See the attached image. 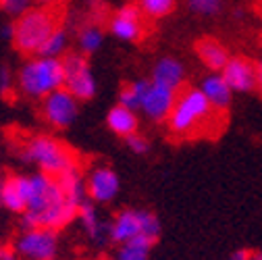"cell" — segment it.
<instances>
[{
  "label": "cell",
  "mask_w": 262,
  "mask_h": 260,
  "mask_svg": "<svg viewBox=\"0 0 262 260\" xmlns=\"http://www.w3.org/2000/svg\"><path fill=\"white\" fill-rule=\"evenodd\" d=\"M23 227H44L58 231L77 219V208L64 198L58 177L46 173L27 175V206Z\"/></svg>",
  "instance_id": "1"
},
{
  "label": "cell",
  "mask_w": 262,
  "mask_h": 260,
  "mask_svg": "<svg viewBox=\"0 0 262 260\" xmlns=\"http://www.w3.org/2000/svg\"><path fill=\"white\" fill-rule=\"evenodd\" d=\"M216 111L208 104L200 88H183L167 119V127L175 138H193L212 132Z\"/></svg>",
  "instance_id": "2"
},
{
  "label": "cell",
  "mask_w": 262,
  "mask_h": 260,
  "mask_svg": "<svg viewBox=\"0 0 262 260\" xmlns=\"http://www.w3.org/2000/svg\"><path fill=\"white\" fill-rule=\"evenodd\" d=\"M17 154L23 162H29L40 173H46L52 177H60L79 167L77 156L71 152V148L48 134H36V136L23 138L17 144Z\"/></svg>",
  "instance_id": "3"
},
{
  "label": "cell",
  "mask_w": 262,
  "mask_h": 260,
  "mask_svg": "<svg viewBox=\"0 0 262 260\" xmlns=\"http://www.w3.org/2000/svg\"><path fill=\"white\" fill-rule=\"evenodd\" d=\"M17 75V92L29 100H44L46 96L62 90V58L29 56Z\"/></svg>",
  "instance_id": "4"
},
{
  "label": "cell",
  "mask_w": 262,
  "mask_h": 260,
  "mask_svg": "<svg viewBox=\"0 0 262 260\" xmlns=\"http://www.w3.org/2000/svg\"><path fill=\"white\" fill-rule=\"evenodd\" d=\"M58 17L52 9L48 7H34L29 9L23 17H19L13 27H15V34H13V44L21 54L27 56H36L44 42L48 40V36L58 27Z\"/></svg>",
  "instance_id": "5"
},
{
  "label": "cell",
  "mask_w": 262,
  "mask_h": 260,
  "mask_svg": "<svg viewBox=\"0 0 262 260\" xmlns=\"http://www.w3.org/2000/svg\"><path fill=\"white\" fill-rule=\"evenodd\" d=\"M108 233H111V242H115L119 246L127 244L131 240H138V237H144V240L156 244L160 237V221L150 210L123 208L108 223Z\"/></svg>",
  "instance_id": "6"
},
{
  "label": "cell",
  "mask_w": 262,
  "mask_h": 260,
  "mask_svg": "<svg viewBox=\"0 0 262 260\" xmlns=\"http://www.w3.org/2000/svg\"><path fill=\"white\" fill-rule=\"evenodd\" d=\"M62 90L73 94L79 102L92 100L96 96L98 83L88 58L81 52H69L62 56Z\"/></svg>",
  "instance_id": "7"
},
{
  "label": "cell",
  "mask_w": 262,
  "mask_h": 260,
  "mask_svg": "<svg viewBox=\"0 0 262 260\" xmlns=\"http://www.w3.org/2000/svg\"><path fill=\"white\" fill-rule=\"evenodd\" d=\"M13 250L19 260H56L58 235L44 227H23L17 235Z\"/></svg>",
  "instance_id": "8"
},
{
  "label": "cell",
  "mask_w": 262,
  "mask_h": 260,
  "mask_svg": "<svg viewBox=\"0 0 262 260\" xmlns=\"http://www.w3.org/2000/svg\"><path fill=\"white\" fill-rule=\"evenodd\" d=\"M42 117L54 129H67L79 117V100L67 90H56L42 100Z\"/></svg>",
  "instance_id": "9"
},
{
  "label": "cell",
  "mask_w": 262,
  "mask_h": 260,
  "mask_svg": "<svg viewBox=\"0 0 262 260\" xmlns=\"http://www.w3.org/2000/svg\"><path fill=\"white\" fill-rule=\"evenodd\" d=\"M85 187H88V198L94 204H108L119 196L121 179L113 167L98 165L88 173Z\"/></svg>",
  "instance_id": "10"
},
{
  "label": "cell",
  "mask_w": 262,
  "mask_h": 260,
  "mask_svg": "<svg viewBox=\"0 0 262 260\" xmlns=\"http://www.w3.org/2000/svg\"><path fill=\"white\" fill-rule=\"evenodd\" d=\"M108 31L119 42H140L144 36V15L138 5H125L111 15Z\"/></svg>",
  "instance_id": "11"
},
{
  "label": "cell",
  "mask_w": 262,
  "mask_h": 260,
  "mask_svg": "<svg viewBox=\"0 0 262 260\" xmlns=\"http://www.w3.org/2000/svg\"><path fill=\"white\" fill-rule=\"evenodd\" d=\"M233 94H248L256 90V62L244 56H231L221 71Z\"/></svg>",
  "instance_id": "12"
},
{
  "label": "cell",
  "mask_w": 262,
  "mask_h": 260,
  "mask_svg": "<svg viewBox=\"0 0 262 260\" xmlns=\"http://www.w3.org/2000/svg\"><path fill=\"white\" fill-rule=\"evenodd\" d=\"M150 83L167 88L171 92H181L185 88V67L183 62L177 60L175 56H162L154 62L152 73H150Z\"/></svg>",
  "instance_id": "13"
},
{
  "label": "cell",
  "mask_w": 262,
  "mask_h": 260,
  "mask_svg": "<svg viewBox=\"0 0 262 260\" xmlns=\"http://www.w3.org/2000/svg\"><path fill=\"white\" fill-rule=\"evenodd\" d=\"M175 100H177V92H171L167 88L150 83L148 92H146V98H144V104H142V113L150 121L162 123V121L169 119V115L175 106Z\"/></svg>",
  "instance_id": "14"
},
{
  "label": "cell",
  "mask_w": 262,
  "mask_h": 260,
  "mask_svg": "<svg viewBox=\"0 0 262 260\" xmlns=\"http://www.w3.org/2000/svg\"><path fill=\"white\" fill-rule=\"evenodd\" d=\"M27 206V175L0 177V208L23 214Z\"/></svg>",
  "instance_id": "15"
},
{
  "label": "cell",
  "mask_w": 262,
  "mask_h": 260,
  "mask_svg": "<svg viewBox=\"0 0 262 260\" xmlns=\"http://www.w3.org/2000/svg\"><path fill=\"white\" fill-rule=\"evenodd\" d=\"M200 92L204 94V98L208 100V104L219 113H227L233 100V92L229 88V83L225 81V77L221 73H206L200 81Z\"/></svg>",
  "instance_id": "16"
},
{
  "label": "cell",
  "mask_w": 262,
  "mask_h": 260,
  "mask_svg": "<svg viewBox=\"0 0 262 260\" xmlns=\"http://www.w3.org/2000/svg\"><path fill=\"white\" fill-rule=\"evenodd\" d=\"M77 219L81 223V229L85 231V235L96 244V246H104L106 242H111V233H108V223L104 221L100 210L96 208V204L92 200L83 202L77 210Z\"/></svg>",
  "instance_id": "17"
},
{
  "label": "cell",
  "mask_w": 262,
  "mask_h": 260,
  "mask_svg": "<svg viewBox=\"0 0 262 260\" xmlns=\"http://www.w3.org/2000/svg\"><path fill=\"white\" fill-rule=\"evenodd\" d=\"M195 54H198L200 62L204 64V67L210 71V73H221L225 69V64L229 62V58H231V54H229V50L214 38H202L195 42L193 46Z\"/></svg>",
  "instance_id": "18"
},
{
  "label": "cell",
  "mask_w": 262,
  "mask_h": 260,
  "mask_svg": "<svg viewBox=\"0 0 262 260\" xmlns=\"http://www.w3.org/2000/svg\"><path fill=\"white\" fill-rule=\"evenodd\" d=\"M106 125L113 134L121 136V138H129L138 134V127H140V119H138V113L136 111H129L121 104L113 106L106 115Z\"/></svg>",
  "instance_id": "19"
},
{
  "label": "cell",
  "mask_w": 262,
  "mask_h": 260,
  "mask_svg": "<svg viewBox=\"0 0 262 260\" xmlns=\"http://www.w3.org/2000/svg\"><path fill=\"white\" fill-rule=\"evenodd\" d=\"M58 183L62 187V193H64V198H67L77 210L83 202H88V187H85V179L81 177L79 173V167L69 171V173H64L58 177Z\"/></svg>",
  "instance_id": "20"
},
{
  "label": "cell",
  "mask_w": 262,
  "mask_h": 260,
  "mask_svg": "<svg viewBox=\"0 0 262 260\" xmlns=\"http://www.w3.org/2000/svg\"><path fill=\"white\" fill-rule=\"evenodd\" d=\"M75 38H77L79 52L83 56H88V54H96L98 50L102 48V44H104V31H102L100 25H98V21H90V23H85V25H81L77 29Z\"/></svg>",
  "instance_id": "21"
},
{
  "label": "cell",
  "mask_w": 262,
  "mask_h": 260,
  "mask_svg": "<svg viewBox=\"0 0 262 260\" xmlns=\"http://www.w3.org/2000/svg\"><path fill=\"white\" fill-rule=\"evenodd\" d=\"M148 85H150V79H134V81L125 83L119 92V104L129 111H136V113L142 111Z\"/></svg>",
  "instance_id": "22"
},
{
  "label": "cell",
  "mask_w": 262,
  "mask_h": 260,
  "mask_svg": "<svg viewBox=\"0 0 262 260\" xmlns=\"http://www.w3.org/2000/svg\"><path fill=\"white\" fill-rule=\"evenodd\" d=\"M69 54V29L58 25L52 34L48 36V40L44 42L42 50L36 56H46V58H62Z\"/></svg>",
  "instance_id": "23"
},
{
  "label": "cell",
  "mask_w": 262,
  "mask_h": 260,
  "mask_svg": "<svg viewBox=\"0 0 262 260\" xmlns=\"http://www.w3.org/2000/svg\"><path fill=\"white\" fill-rule=\"evenodd\" d=\"M152 246L154 244L144 240V237H138V240H131L127 244H121L119 252H117V260H148Z\"/></svg>",
  "instance_id": "24"
},
{
  "label": "cell",
  "mask_w": 262,
  "mask_h": 260,
  "mask_svg": "<svg viewBox=\"0 0 262 260\" xmlns=\"http://www.w3.org/2000/svg\"><path fill=\"white\" fill-rule=\"evenodd\" d=\"M177 0H138V9L148 19H162L175 11Z\"/></svg>",
  "instance_id": "25"
},
{
  "label": "cell",
  "mask_w": 262,
  "mask_h": 260,
  "mask_svg": "<svg viewBox=\"0 0 262 260\" xmlns=\"http://www.w3.org/2000/svg\"><path fill=\"white\" fill-rule=\"evenodd\" d=\"M225 0H187V9L200 17H214L223 11Z\"/></svg>",
  "instance_id": "26"
},
{
  "label": "cell",
  "mask_w": 262,
  "mask_h": 260,
  "mask_svg": "<svg viewBox=\"0 0 262 260\" xmlns=\"http://www.w3.org/2000/svg\"><path fill=\"white\" fill-rule=\"evenodd\" d=\"M29 9H34V0H0V11L15 21L23 17Z\"/></svg>",
  "instance_id": "27"
},
{
  "label": "cell",
  "mask_w": 262,
  "mask_h": 260,
  "mask_svg": "<svg viewBox=\"0 0 262 260\" xmlns=\"http://www.w3.org/2000/svg\"><path fill=\"white\" fill-rule=\"evenodd\" d=\"M125 144L129 146L131 152L138 154V156H144V154L150 152V142H148L144 136H140V134H134V136L125 138Z\"/></svg>",
  "instance_id": "28"
},
{
  "label": "cell",
  "mask_w": 262,
  "mask_h": 260,
  "mask_svg": "<svg viewBox=\"0 0 262 260\" xmlns=\"http://www.w3.org/2000/svg\"><path fill=\"white\" fill-rule=\"evenodd\" d=\"M13 88H17V75H13L11 67L3 64V67H0V92L9 94Z\"/></svg>",
  "instance_id": "29"
},
{
  "label": "cell",
  "mask_w": 262,
  "mask_h": 260,
  "mask_svg": "<svg viewBox=\"0 0 262 260\" xmlns=\"http://www.w3.org/2000/svg\"><path fill=\"white\" fill-rule=\"evenodd\" d=\"M250 250H246V248H242V250H235V252H231L229 254V258L227 260H250Z\"/></svg>",
  "instance_id": "30"
},
{
  "label": "cell",
  "mask_w": 262,
  "mask_h": 260,
  "mask_svg": "<svg viewBox=\"0 0 262 260\" xmlns=\"http://www.w3.org/2000/svg\"><path fill=\"white\" fill-rule=\"evenodd\" d=\"M0 260H19L15 250L13 248H5V246H0Z\"/></svg>",
  "instance_id": "31"
},
{
  "label": "cell",
  "mask_w": 262,
  "mask_h": 260,
  "mask_svg": "<svg viewBox=\"0 0 262 260\" xmlns=\"http://www.w3.org/2000/svg\"><path fill=\"white\" fill-rule=\"evenodd\" d=\"M13 34H15L13 23H7V25H3V29H0V36H3L5 40H11L13 42Z\"/></svg>",
  "instance_id": "32"
},
{
  "label": "cell",
  "mask_w": 262,
  "mask_h": 260,
  "mask_svg": "<svg viewBox=\"0 0 262 260\" xmlns=\"http://www.w3.org/2000/svg\"><path fill=\"white\" fill-rule=\"evenodd\" d=\"M256 90L262 92V58L256 60Z\"/></svg>",
  "instance_id": "33"
},
{
  "label": "cell",
  "mask_w": 262,
  "mask_h": 260,
  "mask_svg": "<svg viewBox=\"0 0 262 260\" xmlns=\"http://www.w3.org/2000/svg\"><path fill=\"white\" fill-rule=\"evenodd\" d=\"M34 3H38L40 7H48V9H52V7L58 3V0H34Z\"/></svg>",
  "instance_id": "34"
},
{
  "label": "cell",
  "mask_w": 262,
  "mask_h": 260,
  "mask_svg": "<svg viewBox=\"0 0 262 260\" xmlns=\"http://www.w3.org/2000/svg\"><path fill=\"white\" fill-rule=\"evenodd\" d=\"M250 260H262V250H256L250 254Z\"/></svg>",
  "instance_id": "35"
},
{
  "label": "cell",
  "mask_w": 262,
  "mask_h": 260,
  "mask_svg": "<svg viewBox=\"0 0 262 260\" xmlns=\"http://www.w3.org/2000/svg\"><path fill=\"white\" fill-rule=\"evenodd\" d=\"M260 46H262V36H260Z\"/></svg>",
  "instance_id": "36"
},
{
  "label": "cell",
  "mask_w": 262,
  "mask_h": 260,
  "mask_svg": "<svg viewBox=\"0 0 262 260\" xmlns=\"http://www.w3.org/2000/svg\"><path fill=\"white\" fill-rule=\"evenodd\" d=\"M260 3H262V0H260Z\"/></svg>",
  "instance_id": "37"
}]
</instances>
